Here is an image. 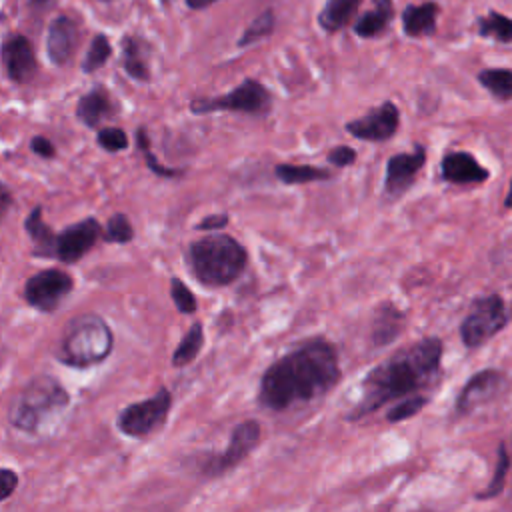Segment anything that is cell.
Listing matches in <instances>:
<instances>
[{
    "label": "cell",
    "instance_id": "d4e9b609",
    "mask_svg": "<svg viewBox=\"0 0 512 512\" xmlns=\"http://www.w3.org/2000/svg\"><path fill=\"white\" fill-rule=\"evenodd\" d=\"M274 174L284 184H308L332 178L330 170L312 164H276Z\"/></svg>",
    "mask_w": 512,
    "mask_h": 512
},
{
    "label": "cell",
    "instance_id": "44dd1931",
    "mask_svg": "<svg viewBox=\"0 0 512 512\" xmlns=\"http://www.w3.org/2000/svg\"><path fill=\"white\" fill-rule=\"evenodd\" d=\"M436 18H438V4L424 2V4H408L402 10V30L410 38H422L436 32Z\"/></svg>",
    "mask_w": 512,
    "mask_h": 512
},
{
    "label": "cell",
    "instance_id": "9c48e42d",
    "mask_svg": "<svg viewBox=\"0 0 512 512\" xmlns=\"http://www.w3.org/2000/svg\"><path fill=\"white\" fill-rule=\"evenodd\" d=\"M262 428L258 420H244L234 426L228 446L222 452L210 454L206 462L202 464V474L208 478L222 476L234 466H238L258 444H260Z\"/></svg>",
    "mask_w": 512,
    "mask_h": 512
},
{
    "label": "cell",
    "instance_id": "30bf717a",
    "mask_svg": "<svg viewBox=\"0 0 512 512\" xmlns=\"http://www.w3.org/2000/svg\"><path fill=\"white\" fill-rule=\"evenodd\" d=\"M74 290V278L60 268H46L32 274L24 284L26 302L38 312H54Z\"/></svg>",
    "mask_w": 512,
    "mask_h": 512
},
{
    "label": "cell",
    "instance_id": "60d3db41",
    "mask_svg": "<svg viewBox=\"0 0 512 512\" xmlns=\"http://www.w3.org/2000/svg\"><path fill=\"white\" fill-rule=\"evenodd\" d=\"M10 206H12V192L6 184H2V192H0V212H2V216L8 212Z\"/></svg>",
    "mask_w": 512,
    "mask_h": 512
},
{
    "label": "cell",
    "instance_id": "2e32d148",
    "mask_svg": "<svg viewBox=\"0 0 512 512\" xmlns=\"http://www.w3.org/2000/svg\"><path fill=\"white\" fill-rule=\"evenodd\" d=\"M80 40V26L78 22L68 16L60 14L54 16L48 24L46 34V56L54 66H64L72 60Z\"/></svg>",
    "mask_w": 512,
    "mask_h": 512
},
{
    "label": "cell",
    "instance_id": "d6986e66",
    "mask_svg": "<svg viewBox=\"0 0 512 512\" xmlns=\"http://www.w3.org/2000/svg\"><path fill=\"white\" fill-rule=\"evenodd\" d=\"M440 174L450 184H480L490 176V172L468 152L446 154L440 164Z\"/></svg>",
    "mask_w": 512,
    "mask_h": 512
},
{
    "label": "cell",
    "instance_id": "277c9868",
    "mask_svg": "<svg viewBox=\"0 0 512 512\" xmlns=\"http://www.w3.org/2000/svg\"><path fill=\"white\" fill-rule=\"evenodd\" d=\"M190 270L196 280L210 288L232 284L248 264L246 248L230 234L214 232L188 246Z\"/></svg>",
    "mask_w": 512,
    "mask_h": 512
},
{
    "label": "cell",
    "instance_id": "f1b7e54d",
    "mask_svg": "<svg viewBox=\"0 0 512 512\" xmlns=\"http://www.w3.org/2000/svg\"><path fill=\"white\" fill-rule=\"evenodd\" d=\"M110 56H112L110 40H108L106 34L98 32L90 40V46H88V50H86V54H84V58L80 62V70L84 74H94L96 70H100L108 62Z\"/></svg>",
    "mask_w": 512,
    "mask_h": 512
},
{
    "label": "cell",
    "instance_id": "b9f144b4",
    "mask_svg": "<svg viewBox=\"0 0 512 512\" xmlns=\"http://www.w3.org/2000/svg\"><path fill=\"white\" fill-rule=\"evenodd\" d=\"M184 2H186V6H188L190 10H206L208 6L216 4L218 0H184Z\"/></svg>",
    "mask_w": 512,
    "mask_h": 512
},
{
    "label": "cell",
    "instance_id": "f35d334b",
    "mask_svg": "<svg viewBox=\"0 0 512 512\" xmlns=\"http://www.w3.org/2000/svg\"><path fill=\"white\" fill-rule=\"evenodd\" d=\"M18 484V474L10 468H2L0 470V488H2V500H8L12 496V492L16 490Z\"/></svg>",
    "mask_w": 512,
    "mask_h": 512
},
{
    "label": "cell",
    "instance_id": "3957f363",
    "mask_svg": "<svg viewBox=\"0 0 512 512\" xmlns=\"http://www.w3.org/2000/svg\"><path fill=\"white\" fill-rule=\"evenodd\" d=\"M70 404L68 390L50 374L32 378L12 400L10 424L24 434H46Z\"/></svg>",
    "mask_w": 512,
    "mask_h": 512
},
{
    "label": "cell",
    "instance_id": "ac0fdd59",
    "mask_svg": "<svg viewBox=\"0 0 512 512\" xmlns=\"http://www.w3.org/2000/svg\"><path fill=\"white\" fill-rule=\"evenodd\" d=\"M120 52L122 70L136 82H150V44L136 34H124L120 40Z\"/></svg>",
    "mask_w": 512,
    "mask_h": 512
},
{
    "label": "cell",
    "instance_id": "7bdbcfd3",
    "mask_svg": "<svg viewBox=\"0 0 512 512\" xmlns=\"http://www.w3.org/2000/svg\"><path fill=\"white\" fill-rule=\"evenodd\" d=\"M56 0H28V4L32 6V8H48L50 4H54Z\"/></svg>",
    "mask_w": 512,
    "mask_h": 512
},
{
    "label": "cell",
    "instance_id": "9a60e30c",
    "mask_svg": "<svg viewBox=\"0 0 512 512\" xmlns=\"http://www.w3.org/2000/svg\"><path fill=\"white\" fill-rule=\"evenodd\" d=\"M2 62L6 76L14 84H28L38 72L34 46L24 34H10L2 42Z\"/></svg>",
    "mask_w": 512,
    "mask_h": 512
},
{
    "label": "cell",
    "instance_id": "d590c367",
    "mask_svg": "<svg viewBox=\"0 0 512 512\" xmlns=\"http://www.w3.org/2000/svg\"><path fill=\"white\" fill-rule=\"evenodd\" d=\"M170 296L174 306L182 312V314H194L198 308L196 296L192 294V290L180 280V278H172L170 280Z\"/></svg>",
    "mask_w": 512,
    "mask_h": 512
},
{
    "label": "cell",
    "instance_id": "836d02e7",
    "mask_svg": "<svg viewBox=\"0 0 512 512\" xmlns=\"http://www.w3.org/2000/svg\"><path fill=\"white\" fill-rule=\"evenodd\" d=\"M428 402V396L426 394H414V396H408V398H402L398 400L388 412H386V420L388 422H402V420H408L412 416H416Z\"/></svg>",
    "mask_w": 512,
    "mask_h": 512
},
{
    "label": "cell",
    "instance_id": "8992f818",
    "mask_svg": "<svg viewBox=\"0 0 512 512\" xmlns=\"http://www.w3.org/2000/svg\"><path fill=\"white\" fill-rule=\"evenodd\" d=\"M188 108L192 114H198V116L232 110V112H242L254 118H266L272 110V94L260 80L246 78L226 94L190 100Z\"/></svg>",
    "mask_w": 512,
    "mask_h": 512
},
{
    "label": "cell",
    "instance_id": "5b68a950",
    "mask_svg": "<svg viewBox=\"0 0 512 512\" xmlns=\"http://www.w3.org/2000/svg\"><path fill=\"white\" fill-rule=\"evenodd\" d=\"M114 348V334L98 314L76 316L58 344L60 362L72 368H88L104 362Z\"/></svg>",
    "mask_w": 512,
    "mask_h": 512
},
{
    "label": "cell",
    "instance_id": "d6a6232c",
    "mask_svg": "<svg viewBox=\"0 0 512 512\" xmlns=\"http://www.w3.org/2000/svg\"><path fill=\"white\" fill-rule=\"evenodd\" d=\"M508 468H510V454L506 450V444L502 442L498 446V460H496V470L492 474V480L488 482L486 490L478 494L480 500H486V498H494L502 492L504 488V482H506V474H508Z\"/></svg>",
    "mask_w": 512,
    "mask_h": 512
},
{
    "label": "cell",
    "instance_id": "ab89813d",
    "mask_svg": "<svg viewBox=\"0 0 512 512\" xmlns=\"http://www.w3.org/2000/svg\"><path fill=\"white\" fill-rule=\"evenodd\" d=\"M228 214H210L206 218H202L198 224H196V230H206V232H216L220 228H224L228 224Z\"/></svg>",
    "mask_w": 512,
    "mask_h": 512
},
{
    "label": "cell",
    "instance_id": "f6af8a7d",
    "mask_svg": "<svg viewBox=\"0 0 512 512\" xmlns=\"http://www.w3.org/2000/svg\"><path fill=\"white\" fill-rule=\"evenodd\" d=\"M160 2H162V4H170L172 0H160Z\"/></svg>",
    "mask_w": 512,
    "mask_h": 512
},
{
    "label": "cell",
    "instance_id": "7a4b0ae2",
    "mask_svg": "<svg viewBox=\"0 0 512 512\" xmlns=\"http://www.w3.org/2000/svg\"><path fill=\"white\" fill-rule=\"evenodd\" d=\"M442 340L436 336L412 342L374 366L360 384V400L348 420H362L392 400L422 394L440 378Z\"/></svg>",
    "mask_w": 512,
    "mask_h": 512
},
{
    "label": "cell",
    "instance_id": "6da1fadb",
    "mask_svg": "<svg viewBox=\"0 0 512 512\" xmlns=\"http://www.w3.org/2000/svg\"><path fill=\"white\" fill-rule=\"evenodd\" d=\"M338 352L326 338H310L272 362L260 380V404L286 412L330 392L340 380Z\"/></svg>",
    "mask_w": 512,
    "mask_h": 512
},
{
    "label": "cell",
    "instance_id": "603a6c76",
    "mask_svg": "<svg viewBox=\"0 0 512 512\" xmlns=\"http://www.w3.org/2000/svg\"><path fill=\"white\" fill-rule=\"evenodd\" d=\"M372 10H366L362 16L354 20V34L358 38H376L380 36L394 18L392 0H372Z\"/></svg>",
    "mask_w": 512,
    "mask_h": 512
},
{
    "label": "cell",
    "instance_id": "52a82bcc",
    "mask_svg": "<svg viewBox=\"0 0 512 512\" xmlns=\"http://www.w3.org/2000/svg\"><path fill=\"white\" fill-rule=\"evenodd\" d=\"M508 324V310L498 294H486L472 302L460 324V338L468 348H478Z\"/></svg>",
    "mask_w": 512,
    "mask_h": 512
},
{
    "label": "cell",
    "instance_id": "484cf974",
    "mask_svg": "<svg viewBox=\"0 0 512 512\" xmlns=\"http://www.w3.org/2000/svg\"><path fill=\"white\" fill-rule=\"evenodd\" d=\"M202 346H204V328L200 322H194L188 328V332L182 336L176 350L172 352V366L182 368L192 364L198 358Z\"/></svg>",
    "mask_w": 512,
    "mask_h": 512
},
{
    "label": "cell",
    "instance_id": "e0dca14e",
    "mask_svg": "<svg viewBox=\"0 0 512 512\" xmlns=\"http://www.w3.org/2000/svg\"><path fill=\"white\" fill-rule=\"evenodd\" d=\"M116 104L106 86L96 84L88 92H84L76 102V118L92 130H100V124L112 116H116Z\"/></svg>",
    "mask_w": 512,
    "mask_h": 512
},
{
    "label": "cell",
    "instance_id": "bcb514c9",
    "mask_svg": "<svg viewBox=\"0 0 512 512\" xmlns=\"http://www.w3.org/2000/svg\"><path fill=\"white\" fill-rule=\"evenodd\" d=\"M100 2H104V4H106V2H114V0H100Z\"/></svg>",
    "mask_w": 512,
    "mask_h": 512
},
{
    "label": "cell",
    "instance_id": "e575fe53",
    "mask_svg": "<svg viewBox=\"0 0 512 512\" xmlns=\"http://www.w3.org/2000/svg\"><path fill=\"white\" fill-rule=\"evenodd\" d=\"M96 142L102 150L116 154V152H122L128 148V134L122 128L104 126V128L96 130Z\"/></svg>",
    "mask_w": 512,
    "mask_h": 512
},
{
    "label": "cell",
    "instance_id": "ffe728a7",
    "mask_svg": "<svg viewBox=\"0 0 512 512\" xmlns=\"http://www.w3.org/2000/svg\"><path fill=\"white\" fill-rule=\"evenodd\" d=\"M406 322V314L396 308L392 302H382L376 310H374V320H372V344L376 348L386 346L390 342H394L398 338V334L402 332V326Z\"/></svg>",
    "mask_w": 512,
    "mask_h": 512
},
{
    "label": "cell",
    "instance_id": "1f68e13d",
    "mask_svg": "<svg viewBox=\"0 0 512 512\" xmlns=\"http://www.w3.org/2000/svg\"><path fill=\"white\" fill-rule=\"evenodd\" d=\"M132 238H134V226L130 218L122 212L112 214L104 226V240L112 244H126Z\"/></svg>",
    "mask_w": 512,
    "mask_h": 512
},
{
    "label": "cell",
    "instance_id": "8d00e7d4",
    "mask_svg": "<svg viewBox=\"0 0 512 512\" xmlns=\"http://www.w3.org/2000/svg\"><path fill=\"white\" fill-rule=\"evenodd\" d=\"M356 150L352 148V146H344V144H340V146H334L332 150H328V154H326V160L332 164V166H336V168H346V166H350V164H354L356 162Z\"/></svg>",
    "mask_w": 512,
    "mask_h": 512
},
{
    "label": "cell",
    "instance_id": "83f0119b",
    "mask_svg": "<svg viewBox=\"0 0 512 512\" xmlns=\"http://www.w3.org/2000/svg\"><path fill=\"white\" fill-rule=\"evenodd\" d=\"M478 82L498 100H512V70L484 68L478 72Z\"/></svg>",
    "mask_w": 512,
    "mask_h": 512
},
{
    "label": "cell",
    "instance_id": "ba28073f",
    "mask_svg": "<svg viewBox=\"0 0 512 512\" xmlns=\"http://www.w3.org/2000/svg\"><path fill=\"white\" fill-rule=\"evenodd\" d=\"M172 408V394L168 388H160L154 396L128 404L116 420V426L122 434L130 438H144L162 428Z\"/></svg>",
    "mask_w": 512,
    "mask_h": 512
},
{
    "label": "cell",
    "instance_id": "7c38bea8",
    "mask_svg": "<svg viewBox=\"0 0 512 512\" xmlns=\"http://www.w3.org/2000/svg\"><path fill=\"white\" fill-rule=\"evenodd\" d=\"M100 238H104V228L94 216L74 222L56 234L54 258L62 264H74L84 258Z\"/></svg>",
    "mask_w": 512,
    "mask_h": 512
},
{
    "label": "cell",
    "instance_id": "ee69618b",
    "mask_svg": "<svg viewBox=\"0 0 512 512\" xmlns=\"http://www.w3.org/2000/svg\"><path fill=\"white\" fill-rule=\"evenodd\" d=\"M504 208H512V180H510L508 194H506V198H504Z\"/></svg>",
    "mask_w": 512,
    "mask_h": 512
},
{
    "label": "cell",
    "instance_id": "5bb4252c",
    "mask_svg": "<svg viewBox=\"0 0 512 512\" xmlns=\"http://www.w3.org/2000/svg\"><path fill=\"white\" fill-rule=\"evenodd\" d=\"M506 388V376L500 370H480L476 372L460 390L456 398V414L466 416L478 406L492 402Z\"/></svg>",
    "mask_w": 512,
    "mask_h": 512
},
{
    "label": "cell",
    "instance_id": "7402d4cb",
    "mask_svg": "<svg viewBox=\"0 0 512 512\" xmlns=\"http://www.w3.org/2000/svg\"><path fill=\"white\" fill-rule=\"evenodd\" d=\"M24 230L28 238L32 240V254L38 258H54V248H56V232L44 222L42 218V206H34L26 220H24Z\"/></svg>",
    "mask_w": 512,
    "mask_h": 512
},
{
    "label": "cell",
    "instance_id": "f546056e",
    "mask_svg": "<svg viewBox=\"0 0 512 512\" xmlns=\"http://www.w3.org/2000/svg\"><path fill=\"white\" fill-rule=\"evenodd\" d=\"M478 34L484 38H494L498 42H512V18L488 12L486 16L478 18Z\"/></svg>",
    "mask_w": 512,
    "mask_h": 512
},
{
    "label": "cell",
    "instance_id": "8fae6325",
    "mask_svg": "<svg viewBox=\"0 0 512 512\" xmlns=\"http://www.w3.org/2000/svg\"><path fill=\"white\" fill-rule=\"evenodd\" d=\"M400 128V110L394 102L384 100L382 104L366 110L360 118L348 120L344 130L364 142H386Z\"/></svg>",
    "mask_w": 512,
    "mask_h": 512
},
{
    "label": "cell",
    "instance_id": "74e56055",
    "mask_svg": "<svg viewBox=\"0 0 512 512\" xmlns=\"http://www.w3.org/2000/svg\"><path fill=\"white\" fill-rule=\"evenodd\" d=\"M30 150L38 156V158H44V160H52L56 156V148L54 144L46 138V136H32L30 140Z\"/></svg>",
    "mask_w": 512,
    "mask_h": 512
},
{
    "label": "cell",
    "instance_id": "4316f807",
    "mask_svg": "<svg viewBox=\"0 0 512 512\" xmlns=\"http://www.w3.org/2000/svg\"><path fill=\"white\" fill-rule=\"evenodd\" d=\"M276 28V12L272 8H266L264 12H260L242 32V36L238 38L236 46L238 48H246L250 44H256L268 36H272Z\"/></svg>",
    "mask_w": 512,
    "mask_h": 512
},
{
    "label": "cell",
    "instance_id": "4fadbf2b",
    "mask_svg": "<svg viewBox=\"0 0 512 512\" xmlns=\"http://www.w3.org/2000/svg\"><path fill=\"white\" fill-rule=\"evenodd\" d=\"M426 164V150L422 144H416L412 152H400L388 158L386 176H384V194L394 200L400 198L416 180V174Z\"/></svg>",
    "mask_w": 512,
    "mask_h": 512
},
{
    "label": "cell",
    "instance_id": "cb8c5ba5",
    "mask_svg": "<svg viewBox=\"0 0 512 512\" xmlns=\"http://www.w3.org/2000/svg\"><path fill=\"white\" fill-rule=\"evenodd\" d=\"M362 0H326L318 12V24L328 34L340 32L354 20Z\"/></svg>",
    "mask_w": 512,
    "mask_h": 512
},
{
    "label": "cell",
    "instance_id": "4dcf8cb0",
    "mask_svg": "<svg viewBox=\"0 0 512 512\" xmlns=\"http://www.w3.org/2000/svg\"><path fill=\"white\" fill-rule=\"evenodd\" d=\"M136 146H138V150L142 152L148 170L154 172L156 176H160V178H178V176L184 174V170H178V168H170V166L160 164V160H158V158L152 154V150H150V138H148V130H146L144 126H140V128L136 130Z\"/></svg>",
    "mask_w": 512,
    "mask_h": 512
}]
</instances>
